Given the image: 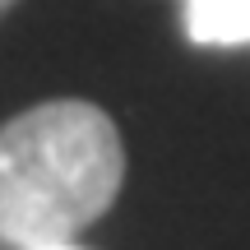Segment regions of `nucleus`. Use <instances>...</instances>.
<instances>
[{"label": "nucleus", "instance_id": "nucleus-2", "mask_svg": "<svg viewBox=\"0 0 250 250\" xmlns=\"http://www.w3.org/2000/svg\"><path fill=\"white\" fill-rule=\"evenodd\" d=\"M181 28L195 46H250V0H181Z\"/></svg>", "mask_w": 250, "mask_h": 250}, {"label": "nucleus", "instance_id": "nucleus-3", "mask_svg": "<svg viewBox=\"0 0 250 250\" xmlns=\"http://www.w3.org/2000/svg\"><path fill=\"white\" fill-rule=\"evenodd\" d=\"M37 250H74L70 241H56V246H37Z\"/></svg>", "mask_w": 250, "mask_h": 250}, {"label": "nucleus", "instance_id": "nucleus-1", "mask_svg": "<svg viewBox=\"0 0 250 250\" xmlns=\"http://www.w3.org/2000/svg\"><path fill=\"white\" fill-rule=\"evenodd\" d=\"M125 186V139L88 98H46L0 125V241L56 246L93 227Z\"/></svg>", "mask_w": 250, "mask_h": 250}, {"label": "nucleus", "instance_id": "nucleus-4", "mask_svg": "<svg viewBox=\"0 0 250 250\" xmlns=\"http://www.w3.org/2000/svg\"><path fill=\"white\" fill-rule=\"evenodd\" d=\"M14 5H19V0H0V19H5V14H9Z\"/></svg>", "mask_w": 250, "mask_h": 250}]
</instances>
